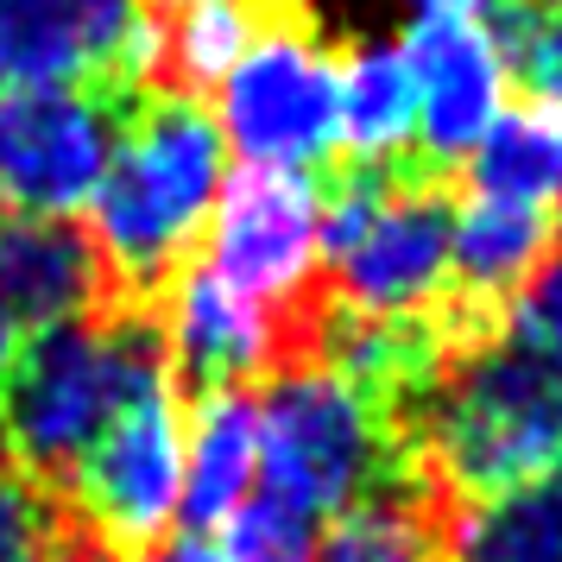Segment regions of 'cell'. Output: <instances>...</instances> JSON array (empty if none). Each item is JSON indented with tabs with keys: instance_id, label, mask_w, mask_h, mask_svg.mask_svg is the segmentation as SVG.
I'll return each instance as SVG.
<instances>
[{
	"instance_id": "ba28073f",
	"label": "cell",
	"mask_w": 562,
	"mask_h": 562,
	"mask_svg": "<svg viewBox=\"0 0 562 562\" xmlns=\"http://www.w3.org/2000/svg\"><path fill=\"white\" fill-rule=\"evenodd\" d=\"M158 77L146 0H0V89L77 82L139 95Z\"/></svg>"
},
{
	"instance_id": "d6986e66",
	"label": "cell",
	"mask_w": 562,
	"mask_h": 562,
	"mask_svg": "<svg viewBox=\"0 0 562 562\" xmlns=\"http://www.w3.org/2000/svg\"><path fill=\"white\" fill-rule=\"evenodd\" d=\"M0 562H64V518L32 474L0 461Z\"/></svg>"
},
{
	"instance_id": "cb8c5ba5",
	"label": "cell",
	"mask_w": 562,
	"mask_h": 562,
	"mask_svg": "<svg viewBox=\"0 0 562 562\" xmlns=\"http://www.w3.org/2000/svg\"><path fill=\"white\" fill-rule=\"evenodd\" d=\"M518 7H543V0H518Z\"/></svg>"
},
{
	"instance_id": "3957f363",
	"label": "cell",
	"mask_w": 562,
	"mask_h": 562,
	"mask_svg": "<svg viewBox=\"0 0 562 562\" xmlns=\"http://www.w3.org/2000/svg\"><path fill=\"white\" fill-rule=\"evenodd\" d=\"M171 385V355L153 316L139 310H89L77 323L32 335L0 380V442L32 481H70L89 442Z\"/></svg>"
},
{
	"instance_id": "52a82bcc",
	"label": "cell",
	"mask_w": 562,
	"mask_h": 562,
	"mask_svg": "<svg viewBox=\"0 0 562 562\" xmlns=\"http://www.w3.org/2000/svg\"><path fill=\"white\" fill-rule=\"evenodd\" d=\"M183 499V411L178 380L146 392L108 424L70 468V512L108 562L158 550Z\"/></svg>"
},
{
	"instance_id": "ffe728a7",
	"label": "cell",
	"mask_w": 562,
	"mask_h": 562,
	"mask_svg": "<svg viewBox=\"0 0 562 562\" xmlns=\"http://www.w3.org/2000/svg\"><path fill=\"white\" fill-rule=\"evenodd\" d=\"M499 329H512V335H525V341H537V348H557L562 355V234H557V247L537 259L531 279L506 297Z\"/></svg>"
},
{
	"instance_id": "7402d4cb",
	"label": "cell",
	"mask_w": 562,
	"mask_h": 562,
	"mask_svg": "<svg viewBox=\"0 0 562 562\" xmlns=\"http://www.w3.org/2000/svg\"><path fill=\"white\" fill-rule=\"evenodd\" d=\"M133 562H215V557H209V543H158V550H146Z\"/></svg>"
},
{
	"instance_id": "6da1fadb",
	"label": "cell",
	"mask_w": 562,
	"mask_h": 562,
	"mask_svg": "<svg viewBox=\"0 0 562 562\" xmlns=\"http://www.w3.org/2000/svg\"><path fill=\"white\" fill-rule=\"evenodd\" d=\"M222 178H228V139L196 95L158 89L133 108L102 171V190L89 203L108 284L158 297L178 279L196 234L209 228Z\"/></svg>"
},
{
	"instance_id": "9c48e42d",
	"label": "cell",
	"mask_w": 562,
	"mask_h": 562,
	"mask_svg": "<svg viewBox=\"0 0 562 562\" xmlns=\"http://www.w3.org/2000/svg\"><path fill=\"white\" fill-rule=\"evenodd\" d=\"M405 64L417 95V153L436 165H461L499 121V89H506V57L481 20V0L417 7Z\"/></svg>"
},
{
	"instance_id": "2e32d148",
	"label": "cell",
	"mask_w": 562,
	"mask_h": 562,
	"mask_svg": "<svg viewBox=\"0 0 562 562\" xmlns=\"http://www.w3.org/2000/svg\"><path fill=\"white\" fill-rule=\"evenodd\" d=\"M442 525H449V499H398V506L341 512V525L323 537L316 562H449Z\"/></svg>"
},
{
	"instance_id": "e0dca14e",
	"label": "cell",
	"mask_w": 562,
	"mask_h": 562,
	"mask_svg": "<svg viewBox=\"0 0 562 562\" xmlns=\"http://www.w3.org/2000/svg\"><path fill=\"white\" fill-rule=\"evenodd\" d=\"M481 20L499 57L512 64V77L525 82V95L543 108H562V0H543V7L481 0Z\"/></svg>"
},
{
	"instance_id": "277c9868",
	"label": "cell",
	"mask_w": 562,
	"mask_h": 562,
	"mask_svg": "<svg viewBox=\"0 0 562 562\" xmlns=\"http://www.w3.org/2000/svg\"><path fill=\"white\" fill-rule=\"evenodd\" d=\"M222 89V139L259 171H316L341 139V64L304 0H279Z\"/></svg>"
},
{
	"instance_id": "9a60e30c",
	"label": "cell",
	"mask_w": 562,
	"mask_h": 562,
	"mask_svg": "<svg viewBox=\"0 0 562 562\" xmlns=\"http://www.w3.org/2000/svg\"><path fill=\"white\" fill-rule=\"evenodd\" d=\"M272 7L279 0H196V7H183L171 32H158V70L178 82L183 95L215 89L240 64V52L254 45V32L266 26Z\"/></svg>"
},
{
	"instance_id": "ac0fdd59",
	"label": "cell",
	"mask_w": 562,
	"mask_h": 562,
	"mask_svg": "<svg viewBox=\"0 0 562 562\" xmlns=\"http://www.w3.org/2000/svg\"><path fill=\"white\" fill-rule=\"evenodd\" d=\"M215 562H316V525L284 512L266 493H247V506L215 531Z\"/></svg>"
},
{
	"instance_id": "603a6c76",
	"label": "cell",
	"mask_w": 562,
	"mask_h": 562,
	"mask_svg": "<svg viewBox=\"0 0 562 562\" xmlns=\"http://www.w3.org/2000/svg\"><path fill=\"white\" fill-rule=\"evenodd\" d=\"M165 7H171V13H183V7H196V0H165Z\"/></svg>"
},
{
	"instance_id": "5bb4252c",
	"label": "cell",
	"mask_w": 562,
	"mask_h": 562,
	"mask_svg": "<svg viewBox=\"0 0 562 562\" xmlns=\"http://www.w3.org/2000/svg\"><path fill=\"white\" fill-rule=\"evenodd\" d=\"M411 127H417V95H411L405 45L367 32L348 45V70H341V133L355 158H385L405 153Z\"/></svg>"
},
{
	"instance_id": "7c38bea8",
	"label": "cell",
	"mask_w": 562,
	"mask_h": 562,
	"mask_svg": "<svg viewBox=\"0 0 562 562\" xmlns=\"http://www.w3.org/2000/svg\"><path fill=\"white\" fill-rule=\"evenodd\" d=\"M449 562H562V468L449 506Z\"/></svg>"
},
{
	"instance_id": "44dd1931",
	"label": "cell",
	"mask_w": 562,
	"mask_h": 562,
	"mask_svg": "<svg viewBox=\"0 0 562 562\" xmlns=\"http://www.w3.org/2000/svg\"><path fill=\"white\" fill-rule=\"evenodd\" d=\"M32 335L26 323H20V310H13V297H7V279H0V380H7V367L20 360V348H26Z\"/></svg>"
},
{
	"instance_id": "4fadbf2b",
	"label": "cell",
	"mask_w": 562,
	"mask_h": 562,
	"mask_svg": "<svg viewBox=\"0 0 562 562\" xmlns=\"http://www.w3.org/2000/svg\"><path fill=\"white\" fill-rule=\"evenodd\" d=\"M474 196L499 203H550L562 196V108L525 102L499 114L474 146Z\"/></svg>"
},
{
	"instance_id": "7a4b0ae2",
	"label": "cell",
	"mask_w": 562,
	"mask_h": 562,
	"mask_svg": "<svg viewBox=\"0 0 562 562\" xmlns=\"http://www.w3.org/2000/svg\"><path fill=\"white\" fill-rule=\"evenodd\" d=\"M259 411V481L254 493L279 499L297 518H341L360 506H398V499H442L411 449V436L373 411L355 385L329 367L297 360L279 367Z\"/></svg>"
},
{
	"instance_id": "8fae6325",
	"label": "cell",
	"mask_w": 562,
	"mask_h": 562,
	"mask_svg": "<svg viewBox=\"0 0 562 562\" xmlns=\"http://www.w3.org/2000/svg\"><path fill=\"white\" fill-rule=\"evenodd\" d=\"M259 481V411L247 392H209L196 405V430L183 442V525L215 537L247 506Z\"/></svg>"
},
{
	"instance_id": "8992f818",
	"label": "cell",
	"mask_w": 562,
	"mask_h": 562,
	"mask_svg": "<svg viewBox=\"0 0 562 562\" xmlns=\"http://www.w3.org/2000/svg\"><path fill=\"white\" fill-rule=\"evenodd\" d=\"M133 95L32 82L0 89V215L70 222L95 203Z\"/></svg>"
},
{
	"instance_id": "5b68a950",
	"label": "cell",
	"mask_w": 562,
	"mask_h": 562,
	"mask_svg": "<svg viewBox=\"0 0 562 562\" xmlns=\"http://www.w3.org/2000/svg\"><path fill=\"white\" fill-rule=\"evenodd\" d=\"M316 178L304 171H259L247 165L240 178L222 183L215 215H209V259L203 272L228 284L240 304L266 310L284 323L297 367L310 355V323H316Z\"/></svg>"
},
{
	"instance_id": "30bf717a",
	"label": "cell",
	"mask_w": 562,
	"mask_h": 562,
	"mask_svg": "<svg viewBox=\"0 0 562 562\" xmlns=\"http://www.w3.org/2000/svg\"><path fill=\"white\" fill-rule=\"evenodd\" d=\"M165 355H171V380L196 385V392H240V380L254 373H279L291 341L284 323L266 310L240 304L215 272H183L165 284Z\"/></svg>"
}]
</instances>
